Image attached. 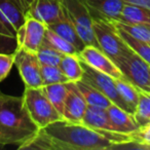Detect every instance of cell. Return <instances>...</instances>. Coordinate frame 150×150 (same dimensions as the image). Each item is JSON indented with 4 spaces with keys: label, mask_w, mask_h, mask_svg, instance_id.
Listing matches in <instances>:
<instances>
[{
    "label": "cell",
    "mask_w": 150,
    "mask_h": 150,
    "mask_svg": "<svg viewBox=\"0 0 150 150\" xmlns=\"http://www.w3.org/2000/svg\"><path fill=\"white\" fill-rule=\"evenodd\" d=\"M148 84H149V88H150V71H149V80H148Z\"/></svg>",
    "instance_id": "obj_33"
},
{
    "label": "cell",
    "mask_w": 150,
    "mask_h": 150,
    "mask_svg": "<svg viewBox=\"0 0 150 150\" xmlns=\"http://www.w3.org/2000/svg\"><path fill=\"white\" fill-rule=\"evenodd\" d=\"M116 29L118 30L121 38L125 40V43H127L138 56H140L143 60H145L146 62L150 65V44L147 43V42L141 41V40L132 37L131 35L125 33L122 30L118 29L117 27H116Z\"/></svg>",
    "instance_id": "obj_26"
},
{
    "label": "cell",
    "mask_w": 150,
    "mask_h": 150,
    "mask_svg": "<svg viewBox=\"0 0 150 150\" xmlns=\"http://www.w3.org/2000/svg\"><path fill=\"white\" fill-rule=\"evenodd\" d=\"M106 111L115 132L131 135L139 127L134 119L133 114L123 110L117 105L111 104L108 108H106Z\"/></svg>",
    "instance_id": "obj_15"
},
{
    "label": "cell",
    "mask_w": 150,
    "mask_h": 150,
    "mask_svg": "<svg viewBox=\"0 0 150 150\" xmlns=\"http://www.w3.org/2000/svg\"><path fill=\"white\" fill-rule=\"evenodd\" d=\"M36 56L40 65H52V66H59L63 58L62 52L43 42L36 52Z\"/></svg>",
    "instance_id": "obj_27"
},
{
    "label": "cell",
    "mask_w": 150,
    "mask_h": 150,
    "mask_svg": "<svg viewBox=\"0 0 150 150\" xmlns=\"http://www.w3.org/2000/svg\"><path fill=\"white\" fill-rule=\"evenodd\" d=\"M88 11H90L93 20H105V21H118L121 9L125 2L122 0H80Z\"/></svg>",
    "instance_id": "obj_13"
},
{
    "label": "cell",
    "mask_w": 150,
    "mask_h": 150,
    "mask_svg": "<svg viewBox=\"0 0 150 150\" xmlns=\"http://www.w3.org/2000/svg\"><path fill=\"white\" fill-rule=\"evenodd\" d=\"M25 15L11 0H0V37L13 39Z\"/></svg>",
    "instance_id": "obj_10"
},
{
    "label": "cell",
    "mask_w": 150,
    "mask_h": 150,
    "mask_svg": "<svg viewBox=\"0 0 150 150\" xmlns=\"http://www.w3.org/2000/svg\"><path fill=\"white\" fill-rule=\"evenodd\" d=\"M82 125L91 127V129H99V131L115 132L110 120H109L106 109L92 106V105H88V108H86L83 119H82Z\"/></svg>",
    "instance_id": "obj_17"
},
{
    "label": "cell",
    "mask_w": 150,
    "mask_h": 150,
    "mask_svg": "<svg viewBox=\"0 0 150 150\" xmlns=\"http://www.w3.org/2000/svg\"><path fill=\"white\" fill-rule=\"evenodd\" d=\"M147 150H150V145L148 146V148H147Z\"/></svg>",
    "instance_id": "obj_34"
},
{
    "label": "cell",
    "mask_w": 150,
    "mask_h": 150,
    "mask_svg": "<svg viewBox=\"0 0 150 150\" xmlns=\"http://www.w3.org/2000/svg\"><path fill=\"white\" fill-rule=\"evenodd\" d=\"M115 83H116L119 96L127 106L129 113L134 114L138 104V100H139V90L123 77L115 79Z\"/></svg>",
    "instance_id": "obj_21"
},
{
    "label": "cell",
    "mask_w": 150,
    "mask_h": 150,
    "mask_svg": "<svg viewBox=\"0 0 150 150\" xmlns=\"http://www.w3.org/2000/svg\"><path fill=\"white\" fill-rule=\"evenodd\" d=\"M78 58L88 66L109 75L115 79L123 77L116 64L99 47L93 45H86L83 50L79 52Z\"/></svg>",
    "instance_id": "obj_12"
},
{
    "label": "cell",
    "mask_w": 150,
    "mask_h": 150,
    "mask_svg": "<svg viewBox=\"0 0 150 150\" xmlns=\"http://www.w3.org/2000/svg\"><path fill=\"white\" fill-rule=\"evenodd\" d=\"M43 43L56 48L57 50L62 52L63 54H77L78 56V54H79L77 48L75 47L73 44H71L69 41H67L66 39H64V38L61 37V36H59L58 34L52 32V30H50L48 28L46 29L45 36H44V39H43Z\"/></svg>",
    "instance_id": "obj_24"
},
{
    "label": "cell",
    "mask_w": 150,
    "mask_h": 150,
    "mask_svg": "<svg viewBox=\"0 0 150 150\" xmlns=\"http://www.w3.org/2000/svg\"><path fill=\"white\" fill-rule=\"evenodd\" d=\"M15 52L11 54L0 52V82L7 77L11 68L15 65Z\"/></svg>",
    "instance_id": "obj_30"
},
{
    "label": "cell",
    "mask_w": 150,
    "mask_h": 150,
    "mask_svg": "<svg viewBox=\"0 0 150 150\" xmlns=\"http://www.w3.org/2000/svg\"><path fill=\"white\" fill-rule=\"evenodd\" d=\"M93 27L99 48L114 63L129 48L112 22L95 19Z\"/></svg>",
    "instance_id": "obj_6"
},
{
    "label": "cell",
    "mask_w": 150,
    "mask_h": 150,
    "mask_svg": "<svg viewBox=\"0 0 150 150\" xmlns=\"http://www.w3.org/2000/svg\"><path fill=\"white\" fill-rule=\"evenodd\" d=\"M115 27L125 31L132 37L150 44V26L141 24H127L118 21L112 22Z\"/></svg>",
    "instance_id": "obj_25"
},
{
    "label": "cell",
    "mask_w": 150,
    "mask_h": 150,
    "mask_svg": "<svg viewBox=\"0 0 150 150\" xmlns=\"http://www.w3.org/2000/svg\"><path fill=\"white\" fill-rule=\"evenodd\" d=\"M63 13L61 0H33L25 16H29L44 23H54Z\"/></svg>",
    "instance_id": "obj_14"
},
{
    "label": "cell",
    "mask_w": 150,
    "mask_h": 150,
    "mask_svg": "<svg viewBox=\"0 0 150 150\" xmlns=\"http://www.w3.org/2000/svg\"><path fill=\"white\" fill-rule=\"evenodd\" d=\"M11 1L18 5V7L23 11L24 15H26V13H27L28 8H29L30 4H31L33 0H11Z\"/></svg>",
    "instance_id": "obj_31"
},
{
    "label": "cell",
    "mask_w": 150,
    "mask_h": 150,
    "mask_svg": "<svg viewBox=\"0 0 150 150\" xmlns=\"http://www.w3.org/2000/svg\"><path fill=\"white\" fill-rule=\"evenodd\" d=\"M122 1L125 3L139 5V6H143V7H146V8L150 9V0H122Z\"/></svg>",
    "instance_id": "obj_32"
},
{
    "label": "cell",
    "mask_w": 150,
    "mask_h": 150,
    "mask_svg": "<svg viewBox=\"0 0 150 150\" xmlns=\"http://www.w3.org/2000/svg\"><path fill=\"white\" fill-rule=\"evenodd\" d=\"M115 64L125 79L134 84L138 90L150 93L148 84L150 65L138 56L131 47L115 61Z\"/></svg>",
    "instance_id": "obj_5"
},
{
    "label": "cell",
    "mask_w": 150,
    "mask_h": 150,
    "mask_svg": "<svg viewBox=\"0 0 150 150\" xmlns=\"http://www.w3.org/2000/svg\"><path fill=\"white\" fill-rule=\"evenodd\" d=\"M39 127L31 119L23 97L0 93V148L28 142L36 135Z\"/></svg>",
    "instance_id": "obj_2"
},
{
    "label": "cell",
    "mask_w": 150,
    "mask_h": 150,
    "mask_svg": "<svg viewBox=\"0 0 150 150\" xmlns=\"http://www.w3.org/2000/svg\"><path fill=\"white\" fill-rule=\"evenodd\" d=\"M63 13L86 45L99 47L93 27V18L80 0H61Z\"/></svg>",
    "instance_id": "obj_4"
},
{
    "label": "cell",
    "mask_w": 150,
    "mask_h": 150,
    "mask_svg": "<svg viewBox=\"0 0 150 150\" xmlns=\"http://www.w3.org/2000/svg\"><path fill=\"white\" fill-rule=\"evenodd\" d=\"M82 67H83V76H82V80L88 82L98 88L102 94H104L113 104L117 105L123 110L127 111L129 113V110L125 103L122 101L118 94V91L116 88V83H115V78L111 77L109 75L105 74V73L98 71L94 69L93 67L88 66L84 62L81 61Z\"/></svg>",
    "instance_id": "obj_8"
},
{
    "label": "cell",
    "mask_w": 150,
    "mask_h": 150,
    "mask_svg": "<svg viewBox=\"0 0 150 150\" xmlns=\"http://www.w3.org/2000/svg\"><path fill=\"white\" fill-rule=\"evenodd\" d=\"M76 84H77L82 96L86 99L88 105H92V106H97L106 109L111 104H113L104 94H102L98 88L93 86L88 82L81 79L79 81H76Z\"/></svg>",
    "instance_id": "obj_20"
},
{
    "label": "cell",
    "mask_w": 150,
    "mask_h": 150,
    "mask_svg": "<svg viewBox=\"0 0 150 150\" xmlns=\"http://www.w3.org/2000/svg\"><path fill=\"white\" fill-rule=\"evenodd\" d=\"M46 29L47 26L44 23L29 16H25V21L16 34L17 47L36 54L43 42Z\"/></svg>",
    "instance_id": "obj_9"
},
{
    "label": "cell",
    "mask_w": 150,
    "mask_h": 150,
    "mask_svg": "<svg viewBox=\"0 0 150 150\" xmlns=\"http://www.w3.org/2000/svg\"><path fill=\"white\" fill-rule=\"evenodd\" d=\"M47 28L50 30H52V32H54L56 34H58L59 36L66 39L71 44H73L75 47L77 48L78 52L82 50L84 46H86L84 42L79 37L78 33L74 29V27L70 23V21L66 18L64 13H62V15L59 17V19H57L54 23L47 25Z\"/></svg>",
    "instance_id": "obj_16"
},
{
    "label": "cell",
    "mask_w": 150,
    "mask_h": 150,
    "mask_svg": "<svg viewBox=\"0 0 150 150\" xmlns=\"http://www.w3.org/2000/svg\"><path fill=\"white\" fill-rule=\"evenodd\" d=\"M45 96L50 101L58 112L62 115L64 109L65 99L67 95V82L66 83H54L42 86Z\"/></svg>",
    "instance_id": "obj_22"
},
{
    "label": "cell",
    "mask_w": 150,
    "mask_h": 150,
    "mask_svg": "<svg viewBox=\"0 0 150 150\" xmlns=\"http://www.w3.org/2000/svg\"><path fill=\"white\" fill-rule=\"evenodd\" d=\"M40 70H41L43 86L54 83H66L69 81L59 66L40 65Z\"/></svg>",
    "instance_id": "obj_28"
},
{
    "label": "cell",
    "mask_w": 150,
    "mask_h": 150,
    "mask_svg": "<svg viewBox=\"0 0 150 150\" xmlns=\"http://www.w3.org/2000/svg\"><path fill=\"white\" fill-rule=\"evenodd\" d=\"M86 108H88V103L80 93L76 82L68 81L67 95L62 113L63 119L69 122L82 125V119H83Z\"/></svg>",
    "instance_id": "obj_11"
},
{
    "label": "cell",
    "mask_w": 150,
    "mask_h": 150,
    "mask_svg": "<svg viewBox=\"0 0 150 150\" xmlns=\"http://www.w3.org/2000/svg\"><path fill=\"white\" fill-rule=\"evenodd\" d=\"M134 141L131 135L112 131H99L80 123L60 119L39 129L19 149L31 150H104L125 142Z\"/></svg>",
    "instance_id": "obj_1"
},
{
    "label": "cell",
    "mask_w": 150,
    "mask_h": 150,
    "mask_svg": "<svg viewBox=\"0 0 150 150\" xmlns=\"http://www.w3.org/2000/svg\"><path fill=\"white\" fill-rule=\"evenodd\" d=\"M22 97L30 117L39 129L63 119L62 115L45 96L42 88H25Z\"/></svg>",
    "instance_id": "obj_3"
},
{
    "label": "cell",
    "mask_w": 150,
    "mask_h": 150,
    "mask_svg": "<svg viewBox=\"0 0 150 150\" xmlns=\"http://www.w3.org/2000/svg\"><path fill=\"white\" fill-rule=\"evenodd\" d=\"M118 22L150 26V9L139 5L125 3Z\"/></svg>",
    "instance_id": "obj_18"
},
{
    "label": "cell",
    "mask_w": 150,
    "mask_h": 150,
    "mask_svg": "<svg viewBox=\"0 0 150 150\" xmlns=\"http://www.w3.org/2000/svg\"><path fill=\"white\" fill-rule=\"evenodd\" d=\"M69 81H79L83 76V67L77 54H63L59 65Z\"/></svg>",
    "instance_id": "obj_19"
},
{
    "label": "cell",
    "mask_w": 150,
    "mask_h": 150,
    "mask_svg": "<svg viewBox=\"0 0 150 150\" xmlns=\"http://www.w3.org/2000/svg\"><path fill=\"white\" fill-rule=\"evenodd\" d=\"M15 54V65L19 70L25 88H42L43 81L40 70V63L35 52L17 47Z\"/></svg>",
    "instance_id": "obj_7"
},
{
    "label": "cell",
    "mask_w": 150,
    "mask_h": 150,
    "mask_svg": "<svg viewBox=\"0 0 150 150\" xmlns=\"http://www.w3.org/2000/svg\"><path fill=\"white\" fill-rule=\"evenodd\" d=\"M134 141L140 142L142 144V149L147 150L150 145V122L143 127H139L137 131L131 134Z\"/></svg>",
    "instance_id": "obj_29"
},
{
    "label": "cell",
    "mask_w": 150,
    "mask_h": 150,
    "mask_svg": "<svg viewBox=\"0 0 150 150\" xmlns=\"http://www.w3.org/2000/svg\"><path fill=\"white\" fill-rule=\"evenodd\" d=\"M133 117L138 127L150 122V93L139 90V100Z\"/></svg>",
    "instance_id": "obj_23"
}]
</instances>
